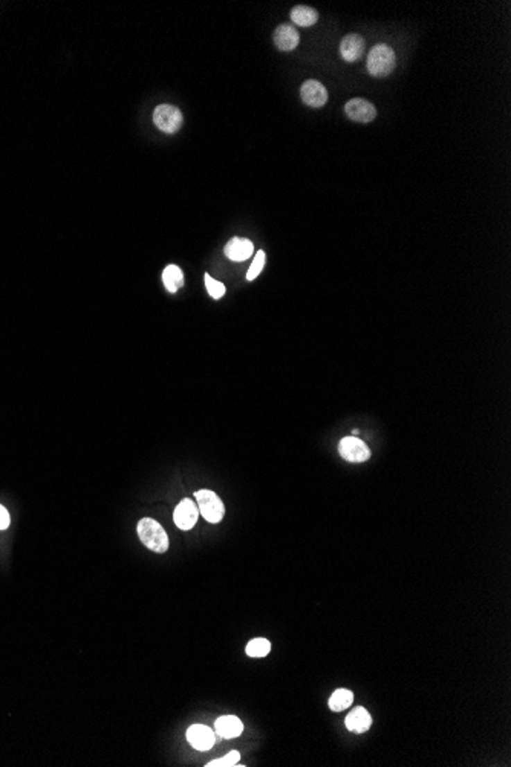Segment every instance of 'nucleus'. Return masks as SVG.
<instances>
[{
  "instance_id": "2",
  "label": "nucleus",
  "mask_w": 511,
  "mask_h": 767,
  "mask_svg": "<svg viewBox=\"0 0 511 767\" xmlns=\"http://www.w3.org/2000/svg\"><path fill=\"white\" fill-rule=\"evenodd\" d=\"M138 536L147 549L164 553L168 549V536L164 527L152 518H143L138 522Z\"/></svg>"
},
{
  "instance_id": "18",
  "label": "nucleus",
  "mask_w": 511,
  "mask_h": 767,
  "mask_svg": "<svg viewBox=\"0 0 511 767\" xmlns=\"http://www.w3.org/2000/svg\"><path fill=\"white\" fill-rule=\"evenodd\" d=\"M245 651L250 657H265V655L270 654L271 651V644L270 640H266L263 637H257L248 641Z\"/></svg>"
},
{
  "instance_id": "16",
  "label": "nucleus",
  "mask_w": 511,
  "mask_h": 767,
  "mask_svg": "<svg viewBox=\"0 0 511 767\" xmlns=\"http://www.w3.org/2000/svg\"><path fill=\"white\" fill-rule=\"evenodd\" d=\"M291 19L297 26L308 28L317 24L318 12L314 8H311V6L300 5V6H295V8L291 11Z\"/></svg>"
},
{
  "instance_id": "15",
  "label": "nucleus",
  "mask_w": 511,
  "mask_h": 767,
  "mask_svg": "<svg viewBox=\"0 0 511 767\" xmlns=\"http://www.w3.org/2000/svg\"><path fill=\"white\" fill-rule=\"evenodd\" d=\"M162 282L168 293H176L184 286V273L177 265H167L162 271Z\"/></svg>"
},
{
  "instance_id": "4",
  "label": "nucleus",
  "mask_w": 511,
  "mask_h": 767,
  "mask_svg": "<svg viewBox=\"0 0 511 767\" xmlns=\"http://www.w3.org/2000/svg\"><path fill=\"white\" fill-rule=\"evenodd\" d=\"M182 114L181 110L172 105H161L153 112V123L159 130L166 134H175L182 126Z\"/></svg>"
},
{
  "instance_id": "19",
  "label": "nucleus",
  "mask_w": 511,
  "mask_h": 767,
  "mask_svg": "<svg viewBox=\"0 0 511 767\" xmlns=\"http://www.w3.org/2000/svg\"><path fill=\"white\" fill-rule=\"evenodd\" d=\"M239 759H241L239 752L233 750V752H228V754L224 758L213 759V761H210L209 764H205V766L207 767H234V766H238Z\"/></svg>"
},
{
  "instance_id": "1",
  "label": "nucleus",
  "mask_w": 511,
  "mask_h": 767,
  "mask_svg": "<svg viewBox=\"0 0 511 767\" xmlns=\"http://www.w3.org/2000/svg\"><path fill=\"white\" fill-rule=\"evenodd\" d=\"M397 57L394 49L384 43H379L375 45L367 55V72L375 78H384L388 77L392 71L395 69Z\"/></svg>"
},
{
  "instance_id": "7",
  "label": "nucleus",
  "mask_w": 511,
  "mask_h": 767,
  "mask_svg": "<svg viewBox=\"0 0 511 767\" xmlns=\"http://www.w3.org/2000/svg\"><path fill=\"white\" fill-rule=\"evenodd\" d=\"M345 112L352 121L357 123H370L376 117L375 106L365 98H352L347 101L345 106Z\"/></svg>"
},
{
  "instance_id": "21",
  "label": "nucleus",
  "mask_w": 511,
  "mask_h": 767,
  "mask_svg": "<svg viewBox=\"0 0 511 767\" xmlns=\"http://www.w3.org/2000/svg\"><path fill=\"white\" fill-rule=\"evenodd\" d=\"M265 257H266V256H265L263 250H259L257 255H256V257H254L253 264H251V267H250V270H248V273H247V280H254L259 275H261L262 270H263V267H265Z\"/></svg>"
},
{
  "instance_id": "10",
  "label": "nucleus",
  "mask_w": 511,
  "mask_h": 767,
  "mask_svg": "<svg viewBox=\"0 0 511 767\" xmlns=\"http://www.w3.org/2000/svg\"><path fill=\"white\" fill-rule=\"evenodd\" d=\"M187 740L191 744V748L204 752V750H210L214 746L216 736H214V732L209 726L193 725L189 727Z\"/></svg>"
},
{
  "instance_id": "17",
  "label": "nucleus",
  "mask_w": 511,
  "mask_h": 767,
  "mask_svg": "<svg viewBox=\"0 0 511 767\" xmlns=\"http://www.w3.org/2000/svg\"><path fill=\"white\" fill-rule=\"evenodd\" d=\"M354 702V694L349 689H337L329 698V707L334 712H342L347 709Z\"/></svg>"
},
{
  "instance_id": "5",
  "label": "nucleus",
  "mask_w": 511,
  "mask_h": 767,
  "mask_svg": "<svg viewBox=\"0 0 511 767\" xmlns=\"http://www.w3.org/2000/svg\"><path fill=\"white\" fill-rule=\"evenodd\" d=\"M338 452L349 463H365L370 458V449L357 437H346L338 445Z\"/></svg>"
},
{
  "instance_id": "9",
  "label": "nucleus",
  "mask_w": 511,
  "mask_h": 767,
  "mask_svg": "<svg viewBox=\"0 0 511 767\" xmlns=\"http://www.w3.org/2000/svg\"><path fill=\"white\" fill-rule=\"evenodd\" d=\"M366 42L358 34H347L340 43V54L347 63H355L365 54Z\"/></svg>"
},
{
  "instance_id": "8",
  "label": "nucleus",
  "mask_w": 511,
  "mask_h": 767,
  "mask_svg": "<svg viewBox=\"0 0 511 767\" xmlns=\"http://www.w3.org/2000/svg\"><path fill=\"white\" fill-rule=\"evenodd\" d=\"M300 95L303 103L311 107H322L328 101L327 87L320 82H317V80H308V82L303 83Z\"/></svg>"
},
{
  "instance_id": "3",
  "label": "nucleus",
  "mask_w": 511,
  "mask_h": 767,
  "mask_svg": "<svg viewBox=\"0 0 511 767\" xmlns=\"http://www.w3.org/2000/svg\"><path fill=\"white\" fill-rule=\"evenodd\" d=\"M195 495H196L199 513L204 516V519H207L211 524L220 522L225 515V507L216 493L209 489H202L196 492Z\"/></svg>"
},
{
  "instance_id": "23",
  "label": "nucleus",
  "mask_w": 511,
  "mask_h": 767,
  "mask_svg": "<svg viewBox=\"0 0 511 767\" xmlns=\"http://www.w3.org/2000/svg\"><path fill=\"white\" fill-rule=\"evenodd\" d=\"M352 433H354V437H357V435H358L360 432H358L357 429H354V431H352Z\"/></svg>"
},
{
  "instance_id": "13",
  "label": "nucleus",
  "mask_w": 511,
  "mask_h": 767,
  "mask_svg": "<svg viewBox=\"0 0 511 767\" xmlns=\"http://www.w3.org/2000/svg\"><path fill=\"white\" fill-rule=\"evenodd\" d=\"M214 731L220 739H236L243 731V723L236 715H222L214 723Z\"/></svg>"
},
{
  "instance_id": "14",
  "label": "nucleus",
  "mask_w": 511,
  "mask_h": 767,
  "mask_svg": "<svg viewBox=\"0 0 511 767\" xmlns=\"http://www.w3.org/2000/svg\"><path fill=\"white\" fill-rule=\"evenodd\" d=\"M345 723H346V727L349 729L351 732L363 734L369 731V727L372 726V717H370V714L365 709V707L358 706L347 714Z\"/></svg>"
},
{
  "instance_id": "6",
  "label": "nucleus",
  "mask_w": 511,
  "mask_h": 767,
  "mask_svg": "<svg viewBox=\"0 0 511 767\" xmlns=\"http://www.w3.org/2000/svg\"><path fill=\"white\" fill-rule=\"evenodd\" d=\"M198 518H199V508L196 507L193 501L189 498L182 499L181 503L176 506L173 512V521L176 524V527L184 530V532L193 528L196 526Z\"/></svg>"
},
{
  "instance_id": "22",
  "label": "nucleus",
  "mask_w": 511,
  "mask_h": 767,
  "mask_svg": "<svg viewBox=\"0 0 511 767\" xmlns=\"http://www.w3.org/2000/svg\"><path fill=\"white\" fill-rule=\"evenodd\" d=\"M10 522H11V518H10V513L6 508L0 504V530H6L10 527Z\"/></svg>"
},
{
  "instance_id": "20",
  "label": "nucleus",
  "mask_w": 511,
  "mask_h": 767,
  "mask_svg": "<svg viewBox=\"0 0 511 767\" xmlns=\"http://www.w3.org/2000/svg\"><path fill=\"white\" fill-rule=\"evenodd\" d=\"M205 279V286H207V291H209L210 296L213 299H220L222 296L225 294V285L222 282H218L216 279H213L209 273L204 276Z\"/></svg>"
},
{
  "instance_id": "12",
  "label": "nucleus",
  "mask_w": 511,
  "mask_h": 767,
  "mask_svg": "<svg viewBox=\"0 0 511 767\" xmlns=\"http://www.w3.org/2000/svg\"><path fill=\"white\" fill-rule=\"evenodd\" d=\"M300 42V37L297 29H294L291 25H280L276 31H274V45H276L284 53H290L297 48Z\"/></svg>"
},
{
  "instance_id": "11",
  "label": "nucleus",
  "mask_w": 511,
  "mask_h": 767,
  "mask_svg": "<svg viewBox=\"0 0 511 767\" xmlns=\"http://www.w3.org/2000/svg\"><path fill=\"white\" fill-rule=\"evenodd\" d=\"M224 252H225V256L228 257L229 261L243 262V261L250 259L251 255L254 253V245L250 239L233 238L232 241H228V244L225 245Z\"/></svg>"
}]
</instances>
